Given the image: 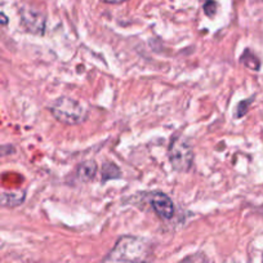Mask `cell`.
<instances>
[{"label": "cell", "mask_w": 263, "mask_h": 263, "mask_svg": "<svg viewBox=\"0 0 263 263\" xmlns=\"http://www.w3.org/2000/svg\"><path fill=\"white\" fill-rule=\"evenodd\" d=\"M153 245L142 237L124 235L119 237L103 263H150Z\"/></svg>", "instance_id": "6da1fadb"}, {"label": "cell", "mask_w": 263, "mask_h": 263, "mask_svg": "<svg viewBox=\"0 0 263 263\" xmlns=\"http://www.w3.org/2000/svg\"><path fill=\"white\" fill-rule=\"evenodd\" d=\"M53 118L65 125H79L88 119L89 110L87 106L69 96H61L48 105Z\"/></svg>", "instance_id": "7a4b0ae2"}, {"label": "cell", "mask_w": 263, "mask_h": 263, "mask_svg": "<svg viewBox=\"0 0 263 263\" xmlns=\"http://www.w3.org/2000/svg\"><path fill=\"white\" fill-rule=\"evenodd\" d=\"M168 158L173 171L186 173L194 164V150L190 143L181 136L172 138L168 148Z\"/></svg>", "instance_id": "3957f363"}, {"label": "cell", "mask_w": 263, "mask_h": 263, "mask_svg": "<svg viewBox=\"0 0 263 263\" xmlns=\"http://www.w3.org/2000/svg\"><path fill=\"white\" fill-rule=\"evenodd\" d=\"M20 17L26 31L34 35H43L45 32L47 17L40 9L32 6H24L20 9Z\"/></svg>", "instance_id": "277c9868"}, {"label": "cell", "mask_w": 263, "mask_h": 263, "mask_svg": "<svg viewBox=\"0 0 263 263\" xmlns=\"http://www.w3.org/2000/svg\"><path fill=\"white\" fill-rule=\"evenodd\" d=\"M150 205L161 219H172L176 213L173 200L164 192H153L150 195Z\"/></svg>", "instance_id": "5b68a950"}, {"label": "cell", "mask_w": 263, "mask_h": 263, "mask_svg": "<svg viewBox=\"0 0 263 263\" xmlns=\"http://www.w3.org/2000/svg\"><path fill=\"white\" fill-rule=\"evenodd\" d=\"M26 200L25 190H6L0 187V206L3 208H17Z\"/></svg>", "instance_id": "8992f818"}, {"label": "cell", "mask_w": 263, "mask_h": 263, "mask_svg": "<svg viewBox=\"0 0 263 263\" xmlns=\"http://www.w3.org/2000/svg\"><path fill=\"white\" fill-rule=\"evenodd\" d=\"M98 172V165L95 160H87L83 161L78 165L75 176H77L78 181L83 182V183H89L96 178Z\"/></svg>", "instance_id": "52a82bcc"}, {"label": "cell", "mask_w": 263, "mask_h": 263, "mask_svg": "<svg viewBox=\"0 0 263 263\" xmlns=\"http://www.w3.org/2000/svg\"><path fill=\"white\" fill-rule=\"evenodd\" d=\"M101 177H102V182L111 181V179H118L121 177V171L115 163L112 161H106L102 164V168H101Z\"/></svg>", "instance_id": "ba28073f"}, {"label": "cell", "mask_w": 263, "mask_h": 263, "mask_svg": "<svg viewBox=\"0 0 263 263\" xmlns=\"http://www.w3.org/2000/svg\"><path fill=\"white\" fill-rule=\"evenodd\" d=\"M240 61L247 66L248 69L253 70V71H258V70H259V66H260L259 60H258L257 55H255L253 52H250L249 49H247L244 53H242L241 57H240Z\"/></svg>", "instance_id": "9c48e42d"}, {"label": "cell", "mask_w": 263, "mask_h": 263, "mask_svg": "<svg viewBox=\"0 0 263 263\" xmlns=\"http://www.w3.org/2000/svg\"><path fill=\"white\" fill-rule=\"evenodd\" d=\"M204 12L208 17H214L217 12V3L214 0H205V3L203 6Z\"/></svg>", "instance_id": "30bf717a"}, {"label": "cell", "mask_w": 263, "mask_h": 263, "mask_svg": "<svg viewBox=\"0 0 263 263\" xmlns=\"http://www.w3.org/2000/svg\"><path fill=\"white\" fill-rule=\"evenodd\" d=\"M250 103H252V101L250 100H245V101H242V102L239 103V106H237L236 118H241V116H244L245 114H247L248 107H249Z\"/></svg>", "instance_id": "8fae6325"}, {"label": "cell", "mask_w": 263, "mask_h": 263, "mask_svg": "<svg viewBox=\"0 0 263 263\" xmlns=\"http://www.w3.org/2000/svg\"><path fill=\"white\" fill-rule=\"evenodd\" d=\"M101 2L107 4H120V3H124V2H126V0H101Z\"/></svg>", "instance_id": "7c38bea8"}, {"label": "cell", "mask_w": 263, "mask_h": 263, "mask_svg": "<svg viewBox=\"0 0 263 263\" xmlns=\"http://www.w3.org/2000/svg\"><path fill=\"white\" fill-rule=\"evenodd\" d=\"M7 24H8V17L0 12V25H7Z\"/></svg>", "instance_id": "4fadbf2b"}]
</instances>
